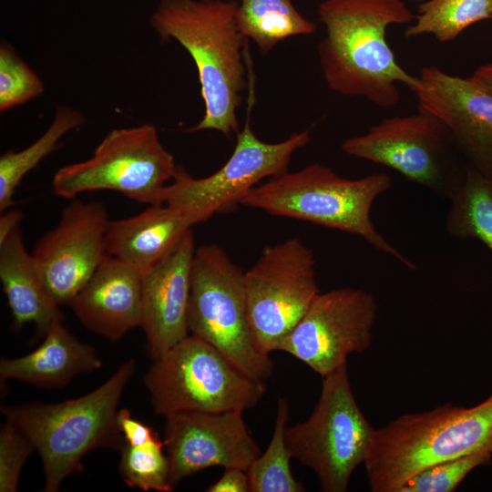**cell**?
Returning <instances> with one entry per match:
<instances>
[{
    "mask_svg": "<svg viewBox=\"0 0 492 492\" xmlns=\"http://www.w3.org/2000/svg\"><path fill=\"white\" fill-rule=\"evenodd\" d=\"M317 16L325 28L319 62L333 92L389 108L401 99L399 84L415 90L417 76L398 64L386 39L389 26L415 19L405 0H323Z\"/></svg>",
    "mask_w": 492,
    "mask_h": 492,
    "instance_id": "obj_1",
    "label": "cell"
},
{
    "mask_svg": "<svg viewBox=\"0 0 492 492\" xmlns=\"http://www.w3.org/2000/svg\"><path fill=\"white\" fill-rule=\"evenodd\" d=\"M236 0H160L150 25L163 40L173 39L192 57L205 112L190 132L240 131L237 111L245 89V39L236 22Z\"/></svg>",
    "mask_w": 492,
    "mask_h": 492,
    "instance_id": "obj_2",
    "label": "cell"
},
{
    "mask_svg": "<svg viewBox=\"0 0 492 492\" xmlns=\"http://www.w3.org/2000/svg\"><path fill=\"white\" fill-rule=\"evenodd\" d=\"M130 358L100 386L60 403H26L3 406L5 419L15 424L39 454L44 491L56 492L74 473L83 471L82 458L97 448L121 450L125 439L118 425V406L135 373Z\"/></svg>",
    "mask_w": 492,
    "mask_h": 492,
    "instance_id": "obj_3",
    "label": "cell"
},
{
    "mask_svg": "<svg viewBox=\"0 0 492 492\" xmlns=\"http://www.w3.org/2000/svg\"><path fill=\"white\" fill-rule=\"evenodd\" d=\"M479 452L492 455V395L471 407L447 403L374 428L364 465L371 491L397 492L430 466Z\"/></svg>",
    "mask_w": 492,
    "mask_h": 492,
    "instance_id": "obj_4",
    "label": "cell"
},
{
    "mask_svg": "<svg viewBox=\"0 0 492 492\" xmlns=\"http://www.w3.org/2000/svg\"><path fill=\"white\" fill-rule=\"evenodd\" d=\"M391 185L385 173L350 179L325 165L313 163L256 185L240 204L357 235L408 270H416V264L391 244L371 219L374 200Z\"/></svg>",
    "mask_w": 492,
    "mask_h": 492,
    "instance_id": "obj_5",
    "label": "cell"
},
{
    "mask_svg": "<svg viewBox=\"0 0 492 492\" xmlns=\"http://www.w3.org/2000/svg\"><path fill=\"white\" fill-rule=\"evenodd\" d=\"M245 272L215 243L196 248L188 308L190 333L210 343L249 377L264 381L273 372L270 354L251 331Z\"/></svg>",
    "mask_w": 492,
    "mask_h": 492,
    "instance_id": "obj_6",
    "label": "cell"
},
{
    "mask_svg": "<svg viewBox=\"0 0 492 492\" xmlns=\"http://www.w3.org/2000/svg\"><path fill=\"white\" fill-rule=\"evenodd\" d=\"M144 384L156 414L167 417L186 411H242L254 407L265 393L219 350L190 334L153 359Z\"/></svg>",
    "mask_w": 492,
    "mask_h": 492,
    "instance_id": "obj_7",
    "label": "cell"
},
{
    "mask_svg": "<svg viewBox=\"0 0 492 492\" xmlns=\"http://www.w3.org/2000/svg\"><path fill=\"white\" fill-rule=\"evenodd\" d=\"M374 428L354 396L347 364L323 377L311 415L287 426L285 439L292 458L312 469L325 492H344L364 462Z\"/></svg>",
    "mask_w": 492,
    "mask_h": 492,
    "instance_id": "obj_8",
    "label": "cell"
},
{
    "mask_svg": "<svg viewBox=\"0 0 492 492\" xmlns=\"http://www.w3.org/2000/svg\"><path fill=\"white\" fill-rule=\"evenodd\" d=\"M179 168L162 145L157 128L144 124L109 131L89 159L60 168L52 187L66 199L108 190L139 203L159 204L167 182Z\"/></svg>",
    "mask_w": 492,
    "mask_h": 492,
    "instance_id": "obj_9",
    "label": "cell"
},
{
    "mask_svg": "<svg viewBox=\"0 0 492 492\" xmlns=\"http://www.w3.org/2000/svg\"><path fill=\"white\" fill-rule=\"evenodd\" d=\"M341 147L349 156L394 169L448 200L466 166L447 127L419 108L411 115L384 118L365 133L345 139Z\"/></svg>",
    "mask_w": 492,
    "mask_h": 492,
    "instance_id": "obj_10",
    "label": "cell"
},
{
    "mask_svg": "<svg viewBox=\"0 0 492 492\" xmlns=\"http://www.w3.org/2000/svg\"><path fill=\"white\" fill-rule=\"evenodd\" d=\"M251 75L250 67L246 122L236 135L235 148L227 162L213 174L200 179L191 177L179 167L171 183L163 190V203L189 213L197 223L240 204L263 179L288 171L294 152L311 139L308 130L293 133L278 143L264 142L257 138L251 127L255 100Z\"/></svg>",
    "mask_w": 492,
    "mask_h": 492,
    "instance_id": "obj_11",
    "label": "cell"
},
{
    "mask_svg": "<svg viewBox=\"0 0 492 492\" xmlns=\"http://www.w3.org/2000/svg\"><path fill=\"white\" fill-rule=\"evenodd\" d=\"M244 279L255 341L266 354L279 351L321 292L314 254L300 238H288L266 246Z\"/></svg>",
    "mask_w": 492,
    "mask_h": 492,
    "instance_id": "obj_12",
    "label": "cell"
},
{
    "mask_svg": "<svg viewBox=\"0 0 492 492\" xmlns=\"http://www.w3.org/2000/svg\"><path fill=\"white\" fill-rule=\"evenodd\" d=\"M376 316L375 298L364 290L343 287L320 292L279 351L324 377L346 364L351 354L370 348Z\"/></svg>",
    "mask_w": 492,
    "mask_h": 492,
    "instance_id": "obj_13",
    "label": "cell"
},
{
    "mask_svg": "<svg viewBox=\"0 0 492 492\" xmlns=\"http://www.w3.org/2000/svg\"><path fill=\"white\" fill-rule=\"evenodd\" d=\"M108 220L98 201L76 200L62 211L55 228L31 252L47 292L58 304H71L107 254Z\"/></svg>",
    "mask_w": 492,
    "mask_h": 492,
    "instance_id": "obj_14",
    "label": "cell"
},
{
    "mask_svg": "<svg viewBox=\"0 0 492 492\" xmlns=\"http://www.w3.org/2000/svg\"><path fill=\"white\" fill-rule=\"evenodd\" d=\"M242 414L186 411L165 417L163 444L173 488L187 477L209 467H249L261 451Z\"/></svg>",
    "mask_w": 492,
    "mask_h": 492,
    "instance_id": "obj_15",
    "label": "cell"
},
{
    "mask_svg": "<svg viewBox=\"0 0 492 492\" xmlns=\"http://www.w3.org/2000/svg\"><path fill=\"white\" fill-rule=\"evenodd\" d=\"M413 93L418 108L437 117L450 130L465 161L492 177V93L471 76L448 74L428 66Z\"/></svg>",
    "mask_w": 492,
    "mask_h": 492,
    "instance_id": "obj_16",
    "label": "cell"
},
{
    "mask_svg": "<svg viewBox=\"0 0 492 492\" xmlns=\"http://www.w3.org/2000/svg\"><path fill=\"white\" fill-rule=\"evenodd\" d=\"M195 251L190 230L165 259L142 274L140 327L152 359L190 335L188 308Z\"/></svg>",
    "mask_w": 492,
    "mask_h": 492,
    "instance_id": "obj_17",
    "label": "cell"
},
{
    "mask_svg": "<svg viewBox=\"0 0 492 492\" xmlns=\"http://www.w3.org/2000/svg\"><path fill=\"white\" fill-rule=\"evenodd\" d=\"M70 305L87 329L118 341L141 325L142 274L107 253Z\"/></svg>",
    "mask_w": 492,
    "mask_h": 492,
    "instance_id": "obj_18",
    "label": "cell"
},
{
    "mask_svg": "<svg viewBox=\"0 0 492 492\" xmlns=\"http://www.w3.org/2000/svg\"><path fill=\"white\" fill-rule=\"evenodd\" d=\"M194 224V218L178 208L153 204L135 216L109 220L106 251L143 274L165 259Z\"/></svg>",
    "mask_w": 492,
    "mask_h": 492,
    "instance_id": "obj_19",
    "label": "cell"
},
{
    "mask_svg": "<svg viewBox=\"0 0 492 492\" xmlns=\"http://www.w3.org/2000/svg\"><path fill=\"white\" fill-rule=\"evenodd\" d=\"M102 361L96 350L73 335L63 316L48 327L43 343L33 352L0 360L2 380L15 379L39 387H63L75 376L99 369Z\"/></svg>",
    "mask_w": 492,
    "mask_h": 492,
    "instance_id": "obj_20",
    "label": "cell"
},
{
    "mask_svg": "<svg viewBox=\"0 0 492 492\" xmlns=\"http://www.w3.org/2000/svg\"><path fill=\"white\" fill-rule=\"evenodd\" d=\"M0 279L17 327L32 323L45 335L51 323L62 316L24 244L19 226L0 243Z\"/></svg>",
    "mask_w": 492,
    "mask_h": 492,
    "instance_id": "obj_21",
    "label": "cell"
},
{
    "mask_svg": "<svg viewBox=\"0 0 492 492\" xmlns=\"http://www.w3.org/2000/svg\"><path fill=\"white\" fill-rule=\"evenodd\" d=\"M239 31L261 54L295 36L312 35L316 24L307 19L292 0H240L236 10Z\"/></svg>",
    "mask_w": 492,
    "mask_h": 492,
    "instance_id": "obj_22",
    "label": "cell"
},
{
    "mask_svg": "<svg viewBox=\"0 0 492 492\" xmlns=\"http://www.w3.org/2000/svg\"><path fill=\"white\" fill-rule=\"evenodd\" d=\"M449 200L446 221L448 234L457 239H477L492 252V177L466 163Z\"/></svg>",
    "mask_w": 492,
    "mask_h": 492,
    "instance_id": "obj_23",
    "label": "cell"
},
{
    "mask_svg": "<svg viewBox=\"0 0 492 492\" xmlns=\"http://www.w3.org/2000/svg\"><path fill=\"white\" fill-rule=\"evenodd\" d=\"M84 122V116L77 110L57 106L51 125L39 138L22 150H8L0 157L1 212L13 204L14 192L24 176L56 149L65 134Z\"/></svg>",
    "mask_w": 492,
    "mask_h": 492,
    "instance_id": "obj_24",
    "label": "cell"
},
{
    "mask_svg": "<svg viewBox=\"0 0 492 492\" xmlns=\"http://www.w3.org/2000/svg\"><path fill=\"white\" fill-rule=\"evenodd\" d=\"M407 38L432 35L437 41H454L470 26L492 18V0H426L417 7Z\"/></svg>",
    "mask_w": 492,
    "mask_h": 492,
    "instance_id": "obj_25",
    "label": "cell"
},
{
    "mask_svg": "<svg viewBox=\"0 0 492 492\" xmlns=\"http://www.w3.org/2000/svg\"><path fill=\"white\" fill-rule=\"evenodd\" d=\"M290 406L279 398L272 439L266 450L246 469L251 492H302L304 487L297 481L291 469L292 458L285 439Z\"/></svg>",
    "mask_w": 492,
    "mask_h": 492,
    "instance_id": "obj_26",
    "label": "cell"
},
{
    "mask_svg": "<svg viewBox=\"0 0 492 492\" xmlns=\"http://www.w3.org/2000/svg\"><path fill=\"white\" fill-rule=\"evenodd\" d=\"M119 474L130 487L170 492L169 462L160 438L138 446L125 442L120 450Z\"/></svg>",
    "mask_w": 492,
    "mask_h": 492,
    "instance_id": "obj_27",
    "label": "cell"
},
{
    "mask_svg": "<svg viewBox=\"0 0 492 492\" xmlns=\"http://www.w3.org/2000/svg\"><path fill=\"white\" fill-rule=\"evenodd\" d=\"M36 73L6 42L0 46V111L27 102L44 92Z\"/></svg>",
    "mask_w": 492,
    "mask_h": 492,
    "instance_id": "obj_28",
    "label": "cell"
},
{
    "mask_svg": "<svg viewBox=\"0 0 492 492\" xmlns=\"http://www.w3.org/2000/svg\"><path fill=\"white\" fill-rule=\"evenodd\" d=\"M492 455L479 452L430 466L407 479L397 492H452L475 468L490 463Z\"/></svg>",
    "mask_w": 492,
    "mask_h": 492,
    "instance_id": "obj_29",
    "label": "cell"
},
{
    "mask_svg": "<svg viewBox=\"0 0 492 492\" xmlns=\"http://www.w3.org/2000/svg\"><path fill=\"white\" fill-rule=\"evenodd\" d=\"M36 449L28 437L10 420L5 419L0 431V491L18 489L21 470Z\"/></svg>",
    "mask_w": 492,
    "mask_h": 492,
    "instance_id": "obj_30",
    "label": "cell"
},
{
    "mask_svg": "<svg viewBox=\"0 0 492 492\" xmlns=\"http://www.w3.org/2000/svg\"><path fill=\"white\" fill-rule=\"evenodd\" d=\"M118 425L125 442L133 446H143L159 438L151 427L134 419L127 408L118 410Z\"/></svg>",
    "mask_w": 492,
    "mask_h": 492,
    "instance_id": "obj_31",
    "label": "cell"
},
{
    "mask_svg": "<svg viewBox=\"0 0 492 492\" xmlns=\"http://www.w3.org/2000/svg\"><path fill=\"white\" fill-rule=\"evenodd\" d=\"M207 491L209 492H248L250 482L246 469L225 468L223 475Z\"/></svg>",
    "mask_w": 492,
    "mask_h": 492,
    "instance_id": "obj_32",
    "label": "cell"
},
{
    "mask_svg": "<svg viewBox=\"0 0 492 492\" xmlns=\"http://www.w3.org/2000/svg\"><path fill=\"white\" fill-rule=\"evenodd\" d=\"M23 218L21 211L9 210L0 218V243L17 227Z\"/></svg>",
    "mask_w": 492,
    "mask_h": 492,
    "instance_id": "obj_33",
    "label": "cell"
},
{
    "mask_svg": "<svg viewBox=\"0 0 492 492\" xmlns=\"http://www.w3.org/2000/svg\"><path fill=\"white\" fill-rule=\"evenodd\" d=\"M478 84L492 93V62L477 68L471 76Z\"/></svg>",
    "mask_w": 492,
    "mask_h": 492,
    "instance_id": "obj_34",
    "label": "cell"
},
{
    "mask_svg": "<svg viewBox=\"0 0 492 492\" xmlns=\"http://www.w3.org/2000/svg\"><path fill=\"white\" fill-rule=\"evenodd\" d=\"M409 1H414V2H419V3H422V2L426 1V0H409Z\"/></svg>",
    "mask_w": 492,
    "mask_h": 492,
    "instance_id": "obj_35",
    "label": "cell"
}]
</instances>
